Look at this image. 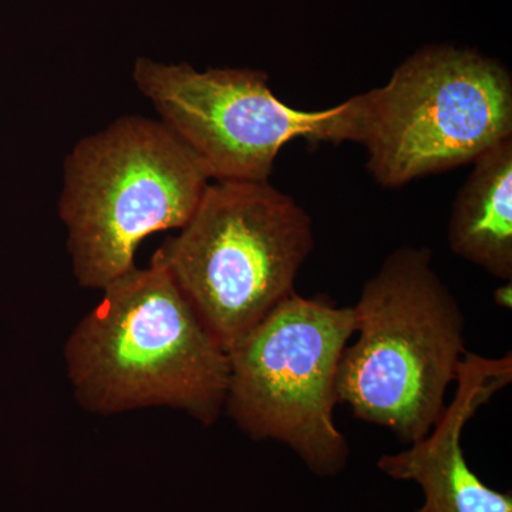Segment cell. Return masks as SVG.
<instances>
[{"label":"cell","instance_id":"52a82bcc","mask_svg":"<svg viewBox=\"0 0 512 512\" xmlns=\"http://www.w3.org/2000/svg\"><path fill=\"white\" fill-rule=\"evenodd\" d=\"M133 82L211 181H269L291 141L340 144L355 137V97L326 110L293 109L275 96L262 70H198L137 57Z\"/></svg>","mask_w":512,"mask_h":512},{"label":"cell","instance_id":"8fae6325","mask_svg":"<svg viewBox=\"0 0 512 512\" xmlns=\"http://www.w3.org/2000/svg\"><path fill=\"white\" fill-rule=\"evenodd\" d=\"M0 119H2V113H0Z\"/></svg>","mask_w":512,"mask_h":512},{"label":"cell","instance_id":"7a4b0ae2","mask_svg":"<svg viewBox=\"0 0 512 512\" xmlns=\"http://www.w3.org/2000/svg\"><path fill=\"white\" fill-rule=\"evenodd\" d=\"M352 308L359 338L340 359L338 403L403 443L424 439L467 353L466 316L430 249H394Z\"/></svg>","mask_w":512,"mask_h":512},{"label":"cell","instance_id":"3957f363","mask_svg":"<svg viewBox=\"0 0 512 512\" xmlns=\"http://www.w3.org/2000/svg\"><path fill=\"white\" fill-rule=\"evenodd\" d=\"M210 183L158 119L127 114L80 138L57 202L77 284L101 291L133 269L141 242L183 228Z\"/></svg>","mask_w":512,"mask_h":512},{"label":"cell","instance_id":"8992f818","mask_svg":"<svg viewBox=\"0 0 512 512\" xmlns=\"http://www.w3.org/2000/svg\"><path fill=\"white\" fill-rule=\"evenodd\" d=\"M353 335L352 306L292 293L227 350L229 416L251 439L291 448L312 473L339 474L350 450L336 426V376Z\"/></svg>","mask_w":512,"mask_h":512},{"label":"cell","instance_id":"30bf717a","mask_svg":"<svg viewBox=\"0 0 512 512\" xmlns=\"http://www.w3.org/2000/svg\"><path fill=\"white\" fill-rule=\"evenodd\" d=\"M511 288V282H505L504 286H501V288H498L497 291L494 292V301L495 303H497L498 306H501V308H511Z\"/></svg>","mask_w":512,"mask_h":512},{"label":"cell","instance_id":"6da1fadb","mask_svg":"<svg viewBox=\"0 0 512 512\" xmlns=\"http://www.w3.org/2000/svg\"><path fill=\"white\" fill-rule=\"evenodd\" d=\"M64 346L86 412L170 407L212 426L225 409L228 353L163 266L151 259L101 289Z\"/></svg>","mask_w":512,"mask_h":512},{"label":"cell","instance_id":"9c48e42d","mask_svg":"<svg viewBox=\"0 0 512 512\" xmlns=\"http://www.w3.org/2000/svg\"><path fill=\"white\" fill-rule=\"evenodd\" d=\"M447 225L458 258L504 282L512 281V137L473 161Z\"/></svg>","mask_w":512,"mask_h":512},{"label":"cell","instance_id":"277c9868","mask_svg":"<svg viewBox=\"0 0 512 512\" xmlns=\"http://www.w3.org/2000/svg\"><path fill=\"white\" fill-rule=\"evenodd\" d=\"M315 248L311 215L269 181H211L153 261L228 350L275 306Z\"/></svg>","mask_w":512,"mask_h":512},{"label":"cell","instance_id":"ba28073f","mask_svg":"<svg viewBox=\"0 0 512 512\" xmlns=\"http://www.w3.org/2000/svg\"><path fill=\"white\" fill-rule=\"evenodd\" d=\"M512 380V355L498 359L467 352L458 367L456 392L433 430L377 467L393 480L414 481L424 493L417 512H512L511 491L494 490L468 466L461 437L495 393Z\"/></svg>","mask_w":512,"mask_h":512},{"label":"cell","instance_id":"5b68a950","mask_svg":"<svg viewBox=\"0 0 512 512\" xmlns=\"http://www.w3.org/2000/svg\"><path fill=\"white\" fill-rule=\"evenodd\" d=\"M355 138L384 188L444 173L512 137V76L470 49L429 46L357 94Z\"/></svg>","mask_w":512,"mask_h":512}]
</instances>
